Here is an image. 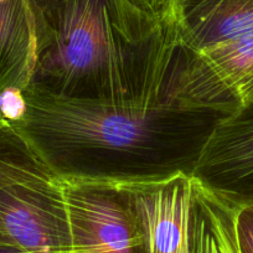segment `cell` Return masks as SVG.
<instances>
[{
  "label": "cell",
  "mask_w": 253,
  "mask_h": 253,
  "mask_svg": "<svg viewBox=\"0 0 253 253\" xmlns=\"http://www.w3.org/2000/svg\"><path fill=\"white\" fill-rule=\"evenodd\" d=\"M28 109L11 126L57 179L145 180L193 174L222 114L185 108L163 94L103 101L29 86Z\"/></svg>",
  "instance_id": "obj_1"
},
{
  "label": "cell",
  "mask_w": 253,
  "mask_h": 253,
  "mask_svg": "<svg viewBox=\"0 0 253 253\" xmlns=\"http://www.w3.org/2000/svg\"><path fill=\"white\" fill-rule=\"evenodd\" d=\"M177 50V31L149 45L128 40L108 0H56L42 19L30 86L103 101L163 94Z\"/></svg>",
  "instance_id": "obj_2"
},
{
  "label": "cell",
  "mask_w": 253,
  "mask_h": 253,
  "mask_svg": "<svg viewBox=\"0 0 253 253\" xmlns=\"http://www.w3.org/2000/svg\"><path fill=\"white\" fill-rule=\"evenodd\" d=\"M163 96L185 108L222 116L253 101V35L198 50H177Z\"/></svg>",
  "instance_id": "obj_3"
},
{
  "label": "cell",
  "mask_w": 253,
  "mask_h": 253,
  "mask_svg": "<svg viewBox=\"0 0 253 253\" xmlns=\"http://www.w3.org/2000/svg\"><path fill=\"white\" fill-rule=\"evenodd\" d=\"M121 189L139 236V253H191L195 181L186 172L113 181Z\"/></svg>",
  "instance_id": "obj_4"
},
{
  "label": "cell",
  "mask_w": 253,
  "mask_h": 253,
  "mask_svg": "<svg viewBox=\"0 0 253 253\" xmlns=\"http://www.w3.org/2000/svg\"><path fill=\"white\" fill-rule=\"evenodd\" d=\"M0 245L29 253H74L66 200L57 177L0 189Z\"/></svg>",
  "instance_id": "obj_5"
},
{
  "label": "cell",
  "mask_w": 253,
  "mask_h": 253,
  "mask_svg": "<svg viewBox=\"0 0 253 253\" xmlns=\"http://www.w3.org/2000/svg\"><path fill=\"white\" fill-rule=\"evenodd\" d=\"M74 253H139V236L126 198L113 181L58 179Z\"/></svg>",
  "instance_id": "obj_6"
},
{
  "label": "cell",
  "mask_w": 253,
  "mask_h": 253,
  "mask_svg": "<svg viewBox=\"0 0 253 253\" xmlns=\"http://www.w3.org/2000/svg\"><path fill=\"white\" fill-rule=\"evenodd\" d=\"M191 176L226 203L253 204V101L216 121Z\"/></svg>",
  "instance_id": "obj_7"
},
{
  "label": "cell",
  "mask_w": 253,
  "mask_h": 253,
  "mask_svg": "<svg viewBox=\"0 0 253 253\" xmlns=\"http://www.w3.org/2000/svg\"><path fill=\"white\" fill-rule=\"evenodd\" d=\"M42 16L33 0H0V93L26 91L39 55Z\"/></svg>",
  "instance_id": "obj_8"
},
{
  "label": "cell",
  "mask_w": 253,
  "mask_h": 253,
  "mask_svg": "<svg viewBox=\"0 0 253 253\" xmlns=\"http://www.w3.org/2000/svg\"><path fill=\"white\" fill-rule=\"evenodd\" d=\"M176 13L184 50L253 35V0H176Z\"/></svg>",
  "instance_id": "obj_9"
},
{
  "label": "cell",
  "mask_w": 253,
  "mask_h": 253,
  "mask_svg": "<svg viewBox=\"0 0 253 253\" xmlns=\"http://www.w3.org/2000/svg\"><path fill=\"white\" fill-rule=\"evenodd\" d=\"M119 29L129 41L149 45L176 31V0H108Z\"/></svg>",
  "instance_id": "obj_10"
},
{
  "label": "cell",
  "mask_w": 253,
  "mask_h": 253,
  "mask_svg": "<svg viewBox=\"0 0 253 253\" xmlns=\"http://www.w3.org/2000/svg\"><path fill=\"white\" fill-rule=\"evenodd\" d=\"M56 179L23 135L0 118V189L23 182Z\"/></svg>",
  "instance_id": "obj_11"
},
{
  "label": "cell",
  "mask_w": 253,
  "mask_h": 253,
  "mask_svg": "<svg viewBox=\"0 0 253 253\" xmlns=\"http://www.w3.org/2000/svg\"><path fill=\"white\" fill-rule=\"evenodd\" d=\"M194 179V177H193ZM195 181V180H194ZM195 191L206 211L211 228L222 253H241L235 228L233 206L221 200L195 181Z\"/></svg>",
  "instance_id": "obj_12"
},
{
  "label": "cell",
  "mask_w": 253,
  "mask_h": 253,
  "mask_svg": "<svg viewBox=\"0 0 253 253\" xmlns=\"http://www.w3.org/2000/svg\"><path fill=\"white\" fill-rule=\"evenodd\" d=\"M191 253H222L196 191L191 216Z\"/></svg>",
  "instance_id": "obj_13"
},
{
  "label": "cell",
  "mask_w": 253,
  "mask_h": 253,
  "mask_svg": "<svg viewBox=\"0 0 253 253\" xmlns=\"http://www.w3.org/2000/svg\"><path fill=\"white\" fill-rule=\"evenodd\" d=\"M232 206L236 236L241 253H253V204Z\"/></svg>",
  "instance_id": "obj_14"
},
{
  "label": "cell",
  "mask_w": 253,
  "mask_h": 253,
  "mask_svg": "<svg viewBox=\"0 0 253 253\" xmlns=\"http://www.w3.org/2000/svg\"><path fill=\"white\" fill-rule=\"evenodd\" d=\"M28 109L25 91L20 88L5 89L0 93V118L9 123H16L24 118Z\"/></svg>",
  "instance_id": "obj_15"
},
{
  "label": "cell",
  "mask_w": 253,
  "mask_h": 253,
  "mask_svg": "<svg viewBox=\"0 0 253 253\" xmlns=\"http://www.w3.org/2000/svg\"><path fill=\"white\" fill-rule=\"evenodd\" d=\"M33 3L39 10V13L42 15V18H46L55 6L56 0H33Z\"/></svg>",
  "instance_id": "obj_16"
},
{
  "label": "cell",
  "mask_w": 253,
  "mask_h": 253,
  "mask_svg": "<svg viewBox=\"0 0 253 253\" xmlns=\"http://www.w3.org/2000/svg\"><path fill=\"white\" fill-rule=\"evenodd\" d=\"M0 253H29L26 251L19 250V248L10 247V246L5 245H0Z\"/></svg>",
  "instance_id": "obj_17"
}]
</instances>
